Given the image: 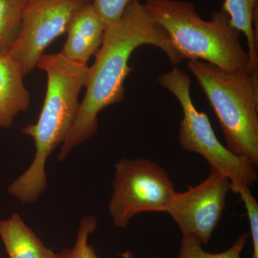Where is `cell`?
<instances>
[{
  "label": "cell",
  "mask_w": 258,
  "mask_h": 258,
  "mask_svg": "<svg viewBox=\"0 0 258 258\" xmlns=\"http://www.w3.org/2000/svg\"><path fill=\"white\" fill-rule=\"evenodd\" d=\"M112 189L108 212L115 227L120 229H126L138 214L166 212L176 192L167 171L144 158L120 159L115 165Z\"/></svg>",
  "instance_id": "8992f818"
},
{
  "label": "cell",
  "mask_w": 258,
  "mask_h": 258,
  "mask_svg": "<svg viewBox=\"0 0 258 258\" xmlns=\"http://www.w3.org/2000/svg\"><path fill=\"white\" fill-rule=\"evenodd\" d=\"M147 45L160 49L172 66L184 60L165 30L153 21L144 5L136 0L119 20L106 26L94 63L89 67L86 94L74 124L61 145L57 160H66L75 148L96 134L101 111L123 101L125 80L134 70L128 64L131 56L137 47Z\"/></svg>",
  "instance_id": "6da1fadb"
},
{
  "label": "cell",
  "mask_w": 258,
  "mask_h": 258,
  "mask_svg": "<svg viewBox=\"0 0 258 258\" xmlns=\"http://www.w3.org/2000/svg\"><path fill=\"white\" fill-rule=\"evenodd\" d=\"M144 7L154 23L161 27L183 59L202 60L224 71L249 69V57L241 43V33L231 25L221 8L205 20L193 3L184 0H147Z\"/></svg>",
  "instance_id": "3957f363"
},
{
  "label": "cell",
  "mask_w": 258,
  "mask_h": 258,
  "mask_svg": "<svg viewBox=\"0 0 258 258\" xmlns=\"http://www.w3.org/2000/svg\"><path fill=\"white\" fill-rule=\"evenodd\" d=\"M0 258H2L1 257H0Z\"/></svg>",
  "instance_id": "d6986e66"
},
{
  "label": "cell",
  "mask_w": 258,
  "mask_h": 258,
  "mask_svg": "<svg viewBox=\"0 0 258 258\" xmlns=\"http://www.w3.org/2000/svg\"><path fill=\"white\" fill-rule=\"evenodd\" d=\"M25 0H0V54L8 52L16 41Z\"/></svg>",
  "instance_id": "4fadbf2b"
},
{
  "label": "cell",
  "mask_w": 258,
  "mask_h": 258,
  "mask_svg": "<svg viewBox=\"0 0 258 258\" xmlns=\"http://www.w3.org/2000/svg\"><path fill=\"white\" fill-rule=\"evenodd\" d=\"M188 69L215 111L227 148L258 166V71H224L202 60Z\"/></svg>",
  "instance_id": "277c9868"
},
{
  "label": "cell",
  "mask_w": 258,
  "mask_h": 258,
  "mask_svg": "<svg viewBox=\"0 0 258 258\" xmlns=\"http://www.w3.org/2000/svg\"><path fill=\"white\" fill-rule=\"evenodd\" d=\"M0 238L10 258H56L16 212L0 220Z\"/></svg>",
  "instance_id": "8fae6325"
},
{
  "label": "cell",
  "mask_w": 258,
  "mask_h": 258,
  "mask_svg": "<svg viewBox=\"0 0 258 258\" xmlns=\"http://www.w3.org/2000/svg\"><path fill=\"white\" fill-rule=\"evenodd\" d=\"M21 66L9 52L0 54V127L10 128L19 113L30 106Z\"/></svg>",
  "instance_id": "30bf717a"
},
{
  "label": "cell",
  "mask_w": 258,
  "mask_h": 258,
  "mask_svg": "<svg viewBox=\"0 0 258 258\" xmlns=\"http://www.w3.org/2000/svg\"><path fill=\"white\" fill-rule=\"evenodd\" d=\"M230 191L240 195L245 208L249 220L253 253L252 258H258V203L249 186L241 183H230Z\"/></svg>",
  "instance_id": "2e32d148"
},
{
  "label": "cell",
  "mask_w": 258,
  "mask_h": 258,
  "mask_svg": "<svg viewBox=\"0 0 258 258\" xmlns=\"http://www.w3.org/2000/svg\"><path fill=\"white\" fill-rule=\"evenodd\" d=\"M136 0H93L92 5L106 26L119 20L129 5Z\"/></svg>",
  "instance_id": "e0dca14e"
},
{
  "label": "cell",
  "mask_w": 258,
  "mask_h": 258,
  "mask_svg": "<svg viewBox=\"0 0 258 258\" xmlns=\"http://www.w3.org/2000/svg\"><path fill=\"white\" fill-rule=\"evenodd\" d=\"M97 226L96 217L91 215L83 217L74 247L62 249L56 254V258H98L94 247L88 243L89 236L96 231Z\"/></svg>",
  "instance_id": "9a60e30c"
},
{
  "label": "cell",
  "mask_w": 258,
  "mask_h": 258,
  "mask_svg": "<svg viewBox=\"0 0 258 258\" xmlns=\"http://www.w3.org/2000/svg\"><path fill=\"white\" fill-rule=\"evenodd\" d=\"M118 255L120 256L122 258H136L135 255L133 254V252L131 251H125L124 252L118 254ZM152 258H157V257H152Z\"/></svg>",
  "instance_id": "ac0fdd59"
},
{
  "label": "cell",
  "mask_w": 258,
  "mask_h": 258,
  "mask_svg": "<svg viewBox=\"0 0 258 258\" xmlns=\"http://www.w3.org/2000/svg\"><path fill=\"white\" fill-rule=\"evenodd\" d=\"M93 0H25L21 28L9 51L24 74L36 69L45 51L63 35L74 13Z\"/></svg>",
  "instance_id": "52a82bcc"
},
{
  "label": "cell",
  "mask_w": 258,
  "mask_h": 258,
  "mask_svg": "<svg viewBox=\"0 0 258 258\" xmlns=\"http://www.w3.org/2000/svg\"><path fill=\"white\" fill-rule=\"evenodd\" d=\"M257 6L258 0H225L222 5L231 25L246 37L251 71H258Z\"/></svg>",
  "instance_id": "7c38bea8"
},
{
  "label": "cell",
  "mask_w": 258,
  "mask_h": 258,
  "mask_svg": "<svg viewBox=\"0 0 258 258\" xmlns=\"http://www.w3.org/2000/svg\"><path fill=\"white\" fill-rule=\"evenodd\" d=\"M37 68L47 75L45 98L36 123L22 130L34 140L35 157L8 188V192L23 204L35 203L47 189V159L62 145L74 124L81 105L80 93L86 87L89 74L88 64L73 62L61 52L43 54Z\"/></svg>",
  "instance_id": "7a4b0ae2"
},
{
  "label": "cell",
  "mask_w": 258,
  "mask_h": 258,
  "mask_svg": "<svg viewBox=\"0 0 258 258\" xmlns=\"http://www.w3.org/2000/svg\"><path fill=\"white\" fill-rule=\"evenodd\" d=\"M230 191V181L218 171L197 186L183 192H176L166 206L182 236H196L202 244H208L221 220Z\"/></svg>",
  "instance_id": "ba28073f"
},
{
  "label": "cell",
  "mask_w": 258,
  "mask_h": 258,
  "mask_svg": "<svg viewBox=\"0 0 258 258\" xmlns=\"http://www.w3.org/2000/svg\"><path fill=\"white\" fill-rule=\"evenodd\" d=\"M162 87L172 93L182 108L179 142L186 152L196 153L210 164V171L225 174L230 183L252 186L257 181V167L248 159L236 155L217 139L208 115L200 112L191 96V79L176 66L158 79Z\"/></svg>",
  "instance_id": "5b68a950"
},
{
  "label": "cell",
  "mask_w": 258,
  "mask_h": 258,
  "mask_svg": "<svg viewBox=\"0 0 258 258\" xmlns=\"http://www.w3.org/2000/svg\"><path fill=\"white\" fill-rule=\"evenodd\" d=\"M106 28L92 3L79 8L68 25L61 53L73 62L87 64L101 46Z\"/></svg>",
  "instance_id": "9c48e42d"
},
{
  "label": "cell",
  "mask_w": 258,
  "mask_h": 258,
  "mask_svg": "<svg viewBox=\"0 0 258 258\" xmlns=\"http://www.w3.org/2000/svg\"><path fill=\"white\" fill-rule=\"evenodd\" d=\"M249 234H242L233 244L224 252L212 253L202 247V242L194 235L182 236L178 258H241V253L247 244Z\"/></svg>",
  "instance_id": "5bb4252c"
}]
</instances>
